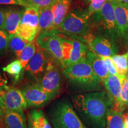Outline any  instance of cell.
Instances as JSON below:
<instances>
[{"instance_id":"obj_10","label":"cell","mask_w":128,"mask_h":128,"mask_svg":"<svg viewBox=\"0 0 128 128\" xmlns=\"http://www.w3.org/2000/svg\"><path fill=\"white\" fill-rule=\"evenodd\" d=\"M49 60L46 51L37 44L36 52L26 67L24 71L32 80H34L36 82H38L45 72Z\"/></svg>"},{"instance_id":"obj_16","label":"cell","mask_w":128,"mask_h":128,"mask_svg":"<svg viewBox=\"0 0 128 128\" xmlns=\"http://www.w3.org/2000/svg\"><path fill=\"white\" fill-rule=\"evenodd\" d=\"M70 6V0H58L52 6L54 16L52 29L60 28L65 16L68 14Z\"/></svg>"},{"instance_id":"obj_1","label":"cell","mask_w":128,"mask_h":128,"mask_svg":"<svg viewBox=\"0 0 128 128\" xmlns=\"http://www.w3.org/2000/svg\"><path fill=\"white\" fill-rule=\"evenodd\" d=\"M72 104L80 119L90 127L106 128L108 112L112 107L106 92L76 94L72 98Z\"/></svg>"},{"instance_id":"obj_30","label":"cell","mask_w":128,"mask_h":128,"mask_svg":"<svg viewBox=\"0 0 128 128\" xmlns=\"http://www.w3.org/2000/svg\"><path fill=\"white\" fill-rule=\"evenodd\" d=\"M107 0H94L90 2L87 11L91 15L96 14L102 9Z\"/></svg>"},{"instance_id":"obj_37","label":"cell","mask_w":128,"mask_h":128,"mask_svg":"<svg viewBox=\"0 0 128 128\" xmlns=\"http://www.w3.org/2000/svg\"><path fill=\"white\" fill-rule=\"evenodd\" d=\"M108 1H110L112 3H118L121 2V0H108Z\"/></svg>"},{"instance_id":"obj_11","label":"cell","mask_w":128,"mask_h":128,"mask_svg":"<svg viewBox=\"0 0 128 128\" xmlns=\"http://www.w3.org/2000/svg\"><path fill=\"white\" fill-rule=\"evenodd\" d=\"M28 107L41 108L55 97L43 90L36 83L28 84L22 89Z\"/></svg>"},{"instance_id":"obj_35","label":"cell","mask_w":128,"mask_h":128,"mask_svg":"<svg viewBox=\"0 0 128 128\" xmlns=\"http://www.w3.org/2000/svg\"><path fill=\"white\" fill-rule=\"evenodd\" d=\"M124 118V128H128V112L123 114Z\"/></svg>"},{"instance_id":"obj_26","label":"cell","mask_w":128,"mask_h":128,"mask_svg":"<svg viewBox=\"0 0 128 128\" xmlns=\"http://www.w3.org/2000/svg\"><path fill=\"white\" fill-rule=\"evenodd\" d=\"M2 71L13 76L15 81H17L22 76H23L24 71L22 64L18 60H15L7 66L2 68Z\"/></svg>"},{"instance_id":"obj_32","label":"cell","mask_w":128,"mask_h":128,"mask_svg":"<svg viewBox=\"0 0 128 128\" xmlns=\"http://www.w3.org/2000/svg\"><path fill=\"white\" fill-rule=\"evenodd\" d=\"M0 5H16L24 7L29 6L24 0H0Z\"/></svg>"},{"instance_id":"obj_36","label":"cell","mask_w":128,"mask_h":128,"mask_svg":"<svg viewBox=\"0 0 128 128\" xmlns=\"http://www.w3.org/2000/svg\"><path fill=\"white\" fill-rule=\"evenodd\" d=\"M121 3L128 6V0H121Z\"/></svg>"},{"instance_id":"obj_38","label":"cell","mask_w":128,"mask_h":128,"mask_svg":"<svg viewBox=\"0 0 128 128\" xmlns=\"http://www.w3.org/2000/svg\"><path fill=\"white\" fill-rule=\"evenodd\" d=\"M2 115H3V111L2 108H1V107H0V120H1V118H2Z\"/></svg>"},{"instance_id":"obj_39","label":"cell","mask_w":128,"mask_h":128,"mask_svg":"<svg viewBox=\"0 0 128 128\" xmlns=\"http://www.w3.org/2000/svg\"><path fill=\"white\" fill-rule=\"evenodd\" d=\"M84 1H86V2H92V1H94V0H84Z\"/></svg>"},{"instance_id":"obj_21","label":"cell","mask_w":128,"mask_h":128,"mask_svg":"<svg viewBox=\"0 0 128 128\" xmlns=\"http://www.w3.org/2000/svg\"><path fill=\"white\" fill-rule=\"evenodd\" d=\"M105 128H124L122 112L110 108L107 114Z\"/></svg>"},{"instance_id":"obj_13","label":"cell","mask_w":128,"mask_h":128,"mask_svg":"<svg viewBox=\"0 0 128 128\" xmlns=\"http://www.w3.org/2000/svg\"><path fill=\"white\" fill-rule=\"evenodd\" d=\"M119 38L124 44L128 43V6L121 2L113 3Z\"/></svg>"},{"instance_id":"obj_4","label":"cell","mask_w":128,"mask_h":128,"mask_svg":"<svg viewBox=\"0 0 128 128\" xmlns=\"http://www.w3.org/2000/svg\"><path fill=\"white\" fill-rule=\"evenodd\" d=\"M91 16L87 10H76L68 12L62 22L60 29L68 34L84 37L88 34Z\"/></svg>"},{"instance_id":"obj_2","label":"cell","mask_w":128,"mask_h":128,"mask_svg":"<svg viewBox=\"0 0 128 128\" xmlns=\"http://www.w3.org/2000/svg\"><path fill=\"white\" fill-rule=\"evenodd\" d=\"M70 84L86 91L97 90L102 82L94 72L87 58L63 68Z\"/></svg>"},{"instance_id":"obj_34","label":"cell","mask_w":128,"mask_h":128,"mask_svg":"<svg viewBox=\"0 0 128 128\" xmlns=\"http://www.w3.org/2000/svg\"><path fill=\"white\" fill-rule=\"evenodd\" d=\"M6 23V12L5 10L0 8V30H5Z\"/></svg>"},{"instance_id":"obj_29","label":"cell","mask_w":128,"mask_h":128,"mask_svg":"<svg viewBox=\"0 0 128 128\" xmlns=\"http://www.w3.org/2000/svg\"><path fill=\"white\" fill-rule=\"evenodd\" d=\"M9 34L5 30H0V55L6 52L8 46Z\"/></svg>"},{"instance_id":"obj_12","label":"cell","mask_w":128,"mask_h":128,"mask_svg":"<svg viewBox=\"0 0 128 128\" xmlns=\"http://www.w3.org/2000/svg\"><path fill=\"white\" fill-rule=\"evenodd\" d=\"M103 83L108 97L112 102V108L118 110L122 92L121 75L116 76L109 74Z\"/></svg>"},{"instance_id":"obj_25","label":"cell","mask_w":128,"mask_h":128,"mask_svg":"<svg viewBox=\"0 0 128 128\" xmlns=\"http://www.w3.org/2000/svg\"><path fill=\"white\" fill-rule=\"evenodd\" d=\"M39 33V30L38 28H33L28 25L20 24L16 32V34L18 35L22 39L31 42L34 40Z\"/></svg>"},{"instance_id":"obj_28","label":"cell","mask_w":128,"mask_h":128,"mask_svg":"<svg viewBox=\"0 0 128 128\" xmlns=\"http://www.w3.org/2000/svg\"><path fill=\"white\" fill-rule=\"evenodd\" d=\"M58 0H26V2L29 5L33 6L38 10L44 8L50 7Z\"/></svg>"},{"instance_id":"obj_20","label":"cell","mask_w":128,"mask_h":128,"mask_svg":"<svg viewBox=\"0 0 128 128\" xmlns=\"http://www.w3.org/2000/svg\"><path fill=\"white\" fill-rule=\"evenodd\" d=\"M21 20L20 24L28 25L39 30V14L38 10L33 6H28Z\"/></svg>"},{"instance_id":"obj_31","label":"cell","mask_w":128,"mask_h":128,"mask_svg":"<svg viewBox=\"0 0 128 128\" xmlns=\"http://www.w3.org/2000/svg\"><path fill=\"white\" fill-rule=\"evenodd\" d=\"M103 59L104 62H105L107 68H108V74L110 75H113V76H119L120 75L118 72V70L115 66L114 63H113V60L110 57H102Z\"/></svg>"},{"instance_id":"obj_24","label":"cell","mask_w":128,"mask_h":128,"mask_svg":"<svg viewBox=\"0 0 128 128\" xmlns=\"http://www.w3.org/2000/svg\"><path fill=\"white\" fill-rule=\"evenodd\" d=\"M36 44H35L34 43L32 42H30L22 50L18 58V60L22 64L24 71L25 70L26 67L27 66L30 60L36 52Z\"/></svg>"},{"instance_id":"obj_3","label":"cell","mask_w":128,"mask_h":128,"mask_svg":"<svg viewBox=\"0 0 128 128\" xmlns=\"http://www.w3.org/2000/svg\"><path fill=\"white\" fill-rule=\"evenodd\" d=\"M48 115L53 128H88L80 119L72 104L65 98L53 104Z\"/></svg>"},{"instance_id":"obj_27","label":"cell","mask_w":128,"mask_h":128,"mask_svg":"<svg viewBox=\"0 0 128 128\" xmlns=\"http://www.w3.org/2000/svg\"><path fill=\"white\" fill-rule=\"evenodd\" d=\"M122 92L118 110L122 112L128 106V72L121 75Z\"/></svg>"},{"instance_id":"obj_33","label":"cell","mask_w":128,"mask_h":128,"mask_svg":"<svg viewBox=\"0 0 128 128\" xmlns=\"http://www.w3.org/2000/svg\"><path fill=\"white\" fill-rule=\"evenodd\" d=\"M7 81L3 78V76L0 73V97L2 96L6 90L8 88V86H7Z\"/></svg>"},{"instance_id":"obj_40","label":"cell","mask_w":128,"mask_h":128,"mask_svg":"<svg viewBox=\"0 0 128 128\" xmlns=\"http://www.w3.org/2000/svg\"><path fill=\"white\" fill-rule=\"evenodd\" d=\"M24 1H26V0H24Z\"/></svg>"},{"instance_id":"obj_6","label":"cell","mask_w":128,"mask_h":128,"mask_svg":"<svg viewBox=\"0 0 128 128\" xmlns=\"http://www.w3.org/2000/svg\"><path fill=\"white\" fill-rule=\"evenodd\" d=\"M57 29L46 30L39 33L36 44L50 54L54 60L61 64L62 60V38L58 34Z\"/></svg>"},{"instance_id":"obj_14","label":"cell","mask_w":128,"mask_h":128,"mask_svg":"<svg viewBox=\"0 0 128 128\" xmlns=\"http://www.w3.org/2000/svg\"><path fill=\"white\" fill-rule=\"evenodd\" d=\"M6 12V23L5 31L8 34H16L21 20L24 12L23 10L9 8L5 10Z\"/></svg>"},{"instance_id":"obj_7","label":"cell","mask_w":128,"mask_h":128,"mask_svg":"<svg viewBox=\"0 0 128 128\" xmlns=\"http://www.w3.org/2000/svg\"><path fill=\"white\" fill-rule=\"evenodd\" d=\"M36 83L44 92L57 96L62 87V76L59 68L49 60L44 76Z\"/></svg>"},{"instance_id":"obj_5","label":"cell","mask_w":128,"mask_h":128,"mask_svg":"<svg viewBox=\"0 0 128 128\" xmlns=\"http://www.w3.org/2000/svg\"><path fill=\"white\" fill-rule=\"evenodd\" d=\"M94 14L97 23L110 37L111 40L113 42L118 41L119 34L116 25L113 3L107 0L102 9Z\"/></svg>"},{"instance_id":"obj_18","label":"cell","mask_w":128,"mask_h":128,"mask_svg":"<svg viewBox=\"0 0 128 128\" xmlns=\"http://www.w3.org/2000/svg\"><path fill=\"white\" fill-rule=\"evenodd\" d=\"M4 113L7 128H28L23 111H6Z\"/></svg>"},{"instance_id":"obj_15","label":"cell","mask_w":128,"mask_h":128,"mask_svg":"<svg viewBox=\"0 0 128 128\" xmlns=\"http://www.w3.org/2000/svg\"><path fill=\"white\" fill-rule=\"evenodd\" d=\"M87 60L93 70L94 72L98 76L102 82L108 77V74L106 65L103 59L92 51H89L87 54Z\"/></svg>"},{"instance_id":"obj_23","label":"cell","mask_w":128,"mask_h":128,"mask_svg":"<svg viewBox=\"0 0 128 128\" xmlns=\"http://www.w3.org/2000/svg\"><path fill=\"white\" fill-rule=\"evenodd\" d=\"M111 59L120 75H125L128 72V51L122 55H114Z\"/></svg>"},{"instance_id":"obj_17","label":"cell","mask_w":128,"mask_h":128,"mask_svg":"<svg viewBox=\"0 0 128 128\" xmlns=\"http://www.w3.org/2000/svg\"><path fill=\"white\" fill-rule=\"evenodd\" d=\"M28 128H52L42 110H32L28 114Z\"/></svg>"},{"instance_id":"obj_22","label":"cell","mask_w":128,"mask_h":128,"mask_svg":"<svg viewBox=\"0 0 128 128\" xmlns=\"http://www.w3.org/2000/svg\"><path fill=\"white\" fill-rule=\"evenodd\" d=\"M30 42L22 39L17 34H9L8 49L14 52L18 58L22 50Z\"/></svg>"},{"instance_id":"obj_9","label":"cell","mask_w":128,"mask_h":128,"mask_svg":"<svg viewBox=\"0 0 128 128\" xmlns=\"http://www.w3.org/2000/svg\"><path fill=\"white\" fill-rule=\"evenodd\" d=\"M81 40L87 43L92 52L101 57H112L116 55L118 48L114 42L103 36H94L88 34Z\"/></svg>"},{"instance_id":"obj_19","label":"cell","mask_w":128,"mask_h":128,"mask_svg":"<svg viewBox=\"0 0 128 128\" xmlns=\"http://www.w3.org/2000/svg\"><path fill=\"white\" fill-rule=\"evenodd\" d=\"M38 11L39 14V33L52 30L54 20L52 6L38 10Z\"/></svg>"},{"instance_id":"obj_8","label":"cell","mask_w":128,"mask_h":128,"mask_svg":"<svg viewBox=\"0 0 128 128\" xmlns=\"http://www.w3.org/2000/svg\"><path fill=\"white\" fill-rule=\"evenodd\" d=\"M0 107L3 112L23 111L28 108L22 90L12 87H8L0 97Z\"/></svg>"}]
</instances>
